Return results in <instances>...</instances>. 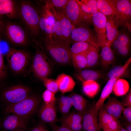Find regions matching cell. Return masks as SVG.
<instances>
[{
	"label": "cell",
	"mask_w": 131,
	"mask_h": 131,
	"mask_svg": "<svg viewBox=\"0 0 131 131\" xmlns=\"http://www.w3.org/2000/svg\"><path fill=\"white\" fill-rule=\"evenodd\" d=\"M131 63L130 57L122 66H116L113 68L108 73L107 78L109 80L118 77H121L126 71L128 67Z\"/></svg>",
	"instance_id": "31"
},
{
	"label": "cell",
	"mask_w": 131,
	"mask_h": 131,
	"mask_svg": "<svg viewBox=\"0 0 131 131\" xmlns=\"http://www.w3.org/2000/svg\"><path fill=\"white\" fill-rule=\"evenodd\" d=\"M73 106L77 111L83 115L87 108V101L82 96L75 94L69 96Z\"/></svg>",
	"instance_id": "27"
},
{
	"label": "cell",
	"mask_w": 131,
	"mask_h": 131,
	"mask_svg": "<svg viewBox=\"0 0 131 131\" xmlns=\"http://www.w3.org/2000/svg\"><path fill=\"white\" fill-rule=\"evenodd\" d=\"M19 1L0 0V16H5L12 20L18 19Z\"/></svg>",
	"instance_id": "16"
},
{
	"label": "cell",
	"mask_w": 131,
	"mask_h": 131,
	"mask_svg": "<svg viewBox=\"0 0 131 131\" xmlns=\"http://www.w3.org/2000/svg\"><path fill=\"white\" fill-rule=\"evenodd\" d=\"M9 66L14 72L19 74L23 72L27 66L30 58V54L22 49L11 48L6 55Z\"/></svg>",
	"instance_id": "9"
},
{
	"label": "cell",
	"mask_w": 131,
	"mask_h": 131,
	"mask_svg": "<svg viewBox=\"0 0 131 131\" xmlns=\"http://www.w3.org/2000/svg\"><path fill=\"white\" fill-rule=\"evenodd\" d=\"M98 52L99 49L94 47L86 54L88 68L93 67L97 64L98 59Z\"/></svg>",
	"instance_id": "35"
},
{
	"label": "cell",
	"mask_w": 131,
	"mask_h": 131,
	"mask_svg": "<svg viewBox=\"0 0 131 131\" xmlns=\"http://www.w3.org/2000/svg\"><path fill=\"white\" fill-rule=\"evenodd\" d=\"M18 19L29 33L33 41L41 37L38 8L30 1H19Z\"/></svg>",
	"instance_id": "1"
},
{
	"label": "cell",
	"mask_w": 131,
	"mask_h": 131,
	"mask_svg": "<svg viewBox=\"0 0 131 131\" xmlns=\"http://www.w3.org/2000/svg\"><path fill=\"white\" fill-rule=\"evenodd\" d=\"M35 51L33 58L32 71L36 76L43 81L48 78L52 69V64L46 55L40 40L34 41Z\"/></svg>",
	"instance_id": "4"
},
{
	"label": "cell",
	"mask_w": 131,
	"mask_h": 131,
	"mask_svg": "<svg viewBox=\"0 0 131 131\" xmlns=\"http://www.w3.org/2000/svg\"><path fill=\"white\" fill-rule=\"evenodd\" d=\"M130 47L122 44L117 50L118 53L122 56H126L129 53Z\"/></svg>",
	"instance_id": "43"
},
{
	"label": "cell",
	"mask_w": 131,
	"mask_h": 131,
	"mask_svg": "<svg viewBox=\"0 0 131 131\" xmlns=\"http://www.w3.org/2000/svg\"><path fill=\"white\" fill-rule=\"evenodd\" d=\"M51 126L52 131H73L67 127L63 125L59 126L53 123L52 124Z\"/></svg>",
	"instance_id": "44"
},
{
	"label": "cell",
	"mask_w": 131,
	"mask_h": 131,
	"mask_svg": "<svg viewBox=\"0 0 131 131\" xmlns=\"http://www.w3.org/2000/svg\"><path fill=\"white\" fill-rule=\"evenodd\" d=\"M82 82V90L86 96L90 98L94 97L99 89V85L96 81H83Z\"/></svg>",
	"instance_id": "26"
},
{
	"label": "cell",
	"mask_w": 131,
	"mask_h": 131,
	"mask_svg": "<svg viewBox=\"0 0 131 131\" xmlns=\"http://www.w3.org/2000/svg\"><path fill=\"white\" fill-rule=\"evenodd\" d=\"M59 110L63 115L68 114L73 106L72 100L69 96H63L59 99L58 103Z\"/></svg>",
	"instance_id": "33"
},
{
	"label": "cell",
	"mask_w": 131,
	"mask_h": 131,
	"mask_svg": "<svg viewBox=\"0 0 131 131\" xmlns=\"http://www.w3.org/2000/svg\"><path fill=\"white\" fill-rule=\"evenodd\" d=\"M38 8L40 38L54 39L56 22L55 9L43 2Z\"/></svg>",
	"instance_id": "6"
},
{
	"label": "cell",
	"mask_w": 131,
	"mask_h": 131,
	"mask_svg": "<svg viewBox=\"0 0 131 131\" xmlns=\"http://www.w3.org/2000/svg\"><path fill=\"white\" fill-rule=\"evenodd\" d=\"M7 74V69L5 64L3 55L0 50V81L4 79Z\"/></svg>",
	"instance_id": "40"
},
{
	"label": "cell",
	"mask_w": 131,
	"mask_h": 131,
	"mask_svg": "<svg viewBox=\"0 0 131 131\" xmlns=\"http://www.w3.org/2000/svg\"><path fill=\"white\" fill-rule=\"evenodd\" d=\"M78 79L82 81H95L102 77V75L99 71L90 69H84L77 74Z\"/></svg>",
	"instance_id": "28"
},
{
	"label": "cell",
	"mask_w": 131,
	"mask_h": 131,
	"mask_svg": "<svg viewBox=\"0 0 131 131\" xmlns=\"http://www.w3.org/2000/svg\"><path fill=\"white\" fill-rule=\"evenodd\" d=\"M122 114L126 122L131 123V106L124 107L123 110Z\"/></svg>",
	"instance_id": "42"
},
{
	"label": "cell",
	"mask_w": 131,
	"mask_h": 131,
	"mask_svg": "<svg viewBox=\"0 0 131 131\" xmlns=\"http://www.w3.org/2000/svg\"><path fill=\"white\" fill-rule=\"evenodd\" d=\"M124 107L122 102L113 97L109 98L106 103L104 104L102 108L107 113L118 119L121 117Z\"/></svg>",
	"instance_id": "19"
},
{
	"label": "cell",
	"mask_w": 131,
	"mask_h": 131,
	"mask_svg": "<svg viewBox=\"0 0 131 131\" xmlns=\"http://www.w3.org/2000/svg\"><path fill=\"white\" fill-rule=\"evenodd\" d=\"M83 116L77 111L69 113L60 119L62 125H65L73 131H81L82 128Z\"/></svg>",
	"instance_id": "18"
},
{
	"label": "cell",
	"mask_w": 131,
	"mask_h": 131,
	"mask_svg": "<svg viewBox=\"0 0 131 131\" xmlns=\"http://www.w3.org/2000/svg\"><path fill=\"white\" fill-rule=\"evenodd\" d=\"M116 38L124 45L130 47V38L126 33L123 32H119Z\"/></svg>",
	"instance_id": "39"
},
{
	"label": "cell",
	"mask_w": 131,
	"mask_h": 131,
	"mask_svg": "<svg viewBox=\"0 0 131 131\" xmlns=\"http://www.w3.org/2000/svg\"><path fill=\"white\" fill-rule=\"evenodd\" d=\"M98 12L106 16L115 15L116 9L112 0H97Z\"/></svg>",
	"instance_id": "25"
},
{
	"label": "cell",
	"mask_w": 131,
	"mask_h": 131,
	"mask_svg": "<svg viewBox=\"0 0 131 131\" xmlns=\"http://www.w3.org/2000/svg\"><path fill=\"white\" fill-rule=\"evenodd\" d=\"M26 129L22 130H17L12 131H26ZM1 131H7L5 130H3Z\"/></svg>",
	"instance_id": "50"
},
{
	"label": "cell",
	"mask_w": 131,
	"mask_h": 131,
	"mask_svg": "<svg viewBox=\"0 0 131 131\" xmlns=\"http://www.w3.org/2000/svg\"><path fill=\"white\" fill-rule=\"evenodd\" d=\"M40 101L37 96L30 95L18 102L7 104L4 109L3 112L5 114L12 113L29 118L37 109Z\"/></svg>",
	"instance_id": "7"
},
{
	"label": "cell",
	"mask_w": 131,
	"mask_h": 131,
	"mask_svg": "<svg viewBox=\"0 0 131 131\" xmlns=\"http://www.w3.org/2000/svg\"><path fill=\"white\" fill-rule=\"evenodd\" d=\"M129 89L128 82L125 79L119 78L115 82L113 91L116 96H120L125 94L129 91Z\"/></svg>",
	"instance_id": "29"
},
{
	"label": "cell",
	"mask_w": 131,
	"mask_h": 131,
	"mask_svg": "<svg viewBox=\"0 0 131 131\" xmlns=\"http://www.w3.org/2000/svg\"><path fill=\"white\" fill-rule=\"evenodd\" d=\"M47 89L55 94L59 90L58 85L55 80L46 78L42 81Z\"/></svg>",
	"instance_id": "38"
},
{
	"label": "cell",
	"mask_w": 131,
	"mask_h": 131,
	"mask_svg": "<svg viewBox=\"0 0 131 131\" xmlns=\"http://www.w3.org/2000/svg\"><path fill=\"white\" fill-rule=\"evenodd\" d=\"M4 26L1 35L10 44L23 47L28 45L33 40L29 33L19 22L8 19L4 20Z\"/></svg>",
	"instance_id": "2"
},
{
	"label": "cell",
	"mask_w": 131,
	"mask_h": 131,
	"mask_svg": "<svg viewBox=\"0 0 131 131\" xmlns=\"http://www.w3.org/2000/svg\"><path fill=\"white\" fill-rule=\"evenodd\" d=\"M55 94L47 89L43 92L42 98L45 105L55 106L56 101Z\"/></svg>",
	"instance_id": "36"
},
{
	"label": "cell",
	"mask_w": 131,
	"mask_h": 131,
	"mask_svg": "<svg viewBox=\"0 0 131 131\" xmlns=\"http://www.w3.org/2000/svg\"><path fill=\"white\" fill-rule=\"evenodd\" d=\"M1 36L0 34V50L3 55L5 53L7 55L11 48L9 46V43L6 40L5 41L2 39Z\"/></svg>",
	"instance_id": "41"
},
{
	"label": "cell",
	"mask_w": 131,
	"mask_h": 131,
	"mask_svg": "<svg viewBox=\"0 0 131 131\" xmlns=\"http://www.w3.org/2000/svg\"><path fill=\"white\" fill-rule=\"evenodd\" d=\"M69 0H46L43 1L53 8L59 10L64 9Z\"/></svg>",
	"instance_id": "37"
},
{
	"label": "cell",
	"mask_w": 131,
	"mask_h": 131,
	"mask_svg": "<svg viewBox=\"0 0 131 131\" xmlns=\"http://www.w3.org/2000/svg\"><path fill=\"white\" fill-rule=\"evenodd\" d=\"M98 111L94 106L87 108L83 115L82 131H101L98 118Z\"/></svg>",
	"instance_id": "14"
},
{
	"label": "cell",
	"mask_w": 131,
	"mask_h": 131,
	"mask_svg": "<svg viewBox=\"0 0 131 131\" xmlns=\"http://www.w3.org/2000/svg\"><path fill=\"white\" fill-rule=\"evenodd\" d=\"M56 112L55 106H47L44 104L40 110L39 116L44 122L52 124L57 120Z\"/></svg>",
	"instance_id": "23"
},
{
	"label": "cell",
	"mask_w": 131,
	"mask_h": 131,
	"mask_svg": "<svg viewBox=\"0 0 131 131\" xmlns=\"http://www.w3.org/2000/svg\"><path fill=\"white\" fill-rule=\"evenodd\" d=\"M82 9L85 13L92 14L98 12L97 0H75Z\"/></svg>",
	"instance_id": "30"
},
{
	"label": "cell",
	"mask_w": 131,
	"mask_h": 131,
	"mask_svg": "<svg viewBox=\"0 0 131 131\" xmlns=\"http://www.w3.org/2000/svg\"><path fill=\"white\" fill-rule=\"evenodd\" d=\"M72 61L74 68L81 70L88 68L86 54H79L72 56Z\"/></svg>",
	"instance_id": "34"
},
{
	"label": "cell",
	"mask_w": 131,
	"mask_h": 131,
	"mask_svg": "<svg viewBox=\"0 0 131 131\" xmlns=\"http://www.w3.org/2000/svg\"><path fill=\"white\" fill-rule=\"evenodd\" d=\"M103 131H112L111 130L107 129H103Z\"/></svg>",
	"instance_id": "51"
},
{
	"label": "cell",
	"mask_w": 131,
	"mask_h": 131,
	"mask_svg": "<svg viewBox=\"0 0 131 131\" xmlns=\"http://www.w3.org/2000/svg\"><path fill=\"white\" fill-rule=\"evenodd\" d=\"M124 128L127 131H131V123L126 122L123 124Z\"/></svg>",
	"instance_id": "48"
},
{
	"label": "cell",
	"mask_w": 131,
	"mask_h": 131,
	"mask_svg": "<svg viewBox=\"0 0 131 131\" xmlns=\"http://www.w3.org/2000/svg\"><path fill=\"white\" fill-rule=\"evenodd\" d=\"M4 26V20L0 16V34L2 35Z\"/></svg>",
	"instance_id": "47"
},
{
	"label": "cell",
	"mask_w": 131,
	"mask_h": 131,
	"mask_svg": "<svg viewBox=\"0 0 131 131\" xmlns=\"http://www.w3.org/2000/svg\"><path fill=\"white\" fill-rule=\"evenodd\" d=\"M116 9L115 20L118 26L128 29L131 32V1L112 0Z\"/></svg>",
	"instance_id": "10"
},
{
	"label": "cell",
	"mask_w": 131,
	"mask_h": 131,
	"mask_svg": "<svg viewBox=\"0 0 131 131\" xmlns=\"http://www.w3.org/2000/svg\"><path fill=\"white\" fill-rule=\"evenodd\" d=\"M92 21L99 47L107 45L106 28V16L97 12L92 14Z\"/></svg>",
	"instance_id": "13"
},
{
	"label": "cell",
	"mask_w": 131,
	"mask_h": 131,
	"mask_svg": "<svg viewBox=\"0 0 131 131\" xmlns=\"http://www.w3.org/2000/svg\"><path fill=\"white\" fill-rule=\"evenodd\" d=\"M106 24L107 45L111 47V45L118 35V26L115 20V15L106 16Z\"/></svg>",
	"instance_id": "20"
},
{
	"label": "cell",
	"mask_w": 131,
	"mask_h": 131,
	"mask_svg": "<svg viewBox=\"0 0 131 131\" xmlns=\"http://www.w3.org/2000/svg\"><path fill=\"white\" fill-rule=\"evenodd\" d=\"M124 107L131 106V91L130 90L122 102Z\"/></svg>",
	"instance_id": "45"
},
{
	"label": "cell",
	"mask_w": 131,
	"mask_h": 131,
	"mask_svg": "<svg viewBox=\"0 0 131 131\" xmlns=\"http://www.w3.org/2000/svg\"><path fill=\"white\" fill-rule=\"evenodd\" d=\"M29 131H48L45 126L43 124L38 123L31 128Z\"/></svg>",
	"instance_id": "46"
},
{
	"label": "cell",
	"mask_w": 131,
	"mask_h": 131,
	"mask_svg": "<svg viewBox=\"0 0 131 131\" xmlns=\"http://www.w3.org/2000/svg\"><path fill=\"white\" fill-rule=\"evenodd\" d=\"M93 47L87 42L76 41L74 42L70 47V51L72 56L79 54H86Z\"/></svg>",
	"instance_id": "32"
},
{
	"label": "cell",
	"mask_w": 131,
	"mask_h": 131,
	"mask_svg": "<svg viewBox=\"0 0 131 131\" xmlns=\"http://www.w3.org/2000/svg\"><path fill=\"white\" fill-rule=\"evenodd\" d=\"M64 11L66 16L74 26H89L92 23V14L84 12L75 0H69Z\"/></svg>",
	"instance_id": "8"
},
{
	"label": "cell",
	"mask_w": 131,
	"mask_h": 131,
	"mask_svg": "<svg viewBox=\"0 0 131 131\" xmlns=\"http://www.w3.org/2000/svg\"><path fill=\"white\" fill-rule=\"evenodd\" d=\"M43 49L54 61L61 65L69 64L72 56L70 49L58 43L54 39L40 38Z\"/></svg>",
	"instance_id": "5"
},
{
	"label": "cell",
	"mask_w": 131,
	"mask_h": 131,
	"mask_svg": "<svg viewBox=\"0 0 131 131\" xmlns=\"http://www.w3.org/2000/svg\"><path fill=\"white\" fill-rule=\"evenodd\" d=\"M29 118L13 114L5 118L2 126L4 130L8 131L26 129Z\"/></svg>",
	"instance_id": "15"
},
{
	"label": "cell",
	"mask_w": 131,
	"mask_h": 131,
	"mask_svg": "<svg viewBox=\"0 0 131 131\" xmlns=\"http://www.w3.org/2000/svg\"><path fill=\"white\" fill-rule=\"evenodd\" d=\"M55 9L56 22L54 40L70 49L72 43L71 33L74 26L66 15L65 8L61 10Z\"/></svg>",
	"instance_id": "3"
},
{
	"label": "cell",
	"mask_w": 131,
	"mask_h": 131,
	"mask_svg": "<svg viewBox=\"0 0 131 131\" xmlns=\"http://www.w3.org/2000/svg\"><path fill=\"white\" fill-rule=\"evenodd\" d=\"M55 80L58 85L59 90L63 94L72 91L76 84L72 77L64 73L58 75Z\"/></svg>",
	"instance_id": "21"
},
{
	"label": "cell",
	"mask_w": 131,
	"mask_h": 131,
	"mask_svg": "<svg viewBox=\"0 0 131 131\" xmlns=\"http://www.w3.org/2000/svg\"><path fill=\"white\" fill-rule=\"evenodd\" d=\"M31 90L26 86L16 85L5 89L2 96L7 104H15L30 95Z\"/></svg>",
	"instance_id": "12"
},
{
	"label": "cell",
	"mask_w": 131,
	"mask_h": 131,
	"mask_svg": "<svg viewBox=\"0 0 131 131\" xmlns=\"http://www.w3.org/2000/svg\"><path fill=\"white\" fill-rule=\"evenodd\" d=\"M120 77H119L108 80L102 90L99 98L94 105L97 111H98L101 109L105 101L113 91L115 82Z\"/></svg>",
	"instance_id": "22"
},
{
	"label": "cell",
	"mask_w": 131,
	"mask_h": 131,
	"mask_svg": "<svg viewBox=\"0 0 131 131\" xmlns=\"http://www.w3.org/2000/svg\"><path fill=\"white\" fill-rule=\"evenodd\" d=\"M71 38L72 42H85L99 49L97 37L89 26H74L71 33Z\"/></svg>",
	"instance_id": "11"
},
{
	"label": "cell",
	"mask_w": 131,
	"mask_h": 131,
	"mask_svg": "<svg viewBox=\"0 0 131 131\" xmlns=\"http://www.w3.org/2000/svg\"><path fill=\"white\" fill-rule=\"evenodd\" d=\"M118 131H127L123 126L121 125Z\"/></svg>",
	"instance_id": "49"
},
{
	"label": "cell",
	"mask_w": 131,
	"mask_h": 131,
	"mask_svg": "<svg viewBox=\"0 0 131 131\" xmlns=\"http://www.w3.org/2000/svg\"><path fill=\"white\" fill-rule=\"evenodd\" d=\"M98 111L99 123L101 129L118 131L121 124L118 119L107 113L102 108Z\"/></svg>",
	"instance_id": "17"
},
{
	"label": "cell",
	"mask_w": 131,
	"mask_h": 131,
	"mask_svg": "<svg viewBox=\"0 0 131 131\" xmlns=\"http://www.w3.org/2000/svg\"><path fill=\"white\" fill-rule=\"evenodd\" d=\"M101 48L102 50L100 55L101 64L103 67L107 68L114 63L115 56L111 47L105 45Z\"/></svg>",
	"instance_id": "24"
}]
</instances>
